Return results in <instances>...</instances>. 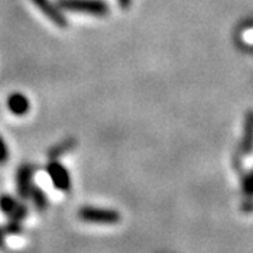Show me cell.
I'll list each match as a JSON object with an SVG mask.
<instances>
[{
  "label": "cell",
  "instance_id": "3957f363",
  "mask_svg": "<svg viewBox=\"0 0 253 253\" xmlns=\"http://www.w3.org/2000/svg\"><path fill=\"white\" fill-rule=\"evenodd\" d=\"M46 172L49 174L55 189L61 190V191H69L71 190L72 181H71L69 172L62 163L58 162V159L49 161L48 166H46Z\"/></svg>",
  "mask_w": 253,
  "mask_h": 253
},
{
  "label": "cell",
  "instance_id": "4fadbf2b",
  "mask_svg": "<svg viewBox=\"0 0 253 253\" xmlns=\"http://www.w3.org/2000/svg\"><path fill=\"white\" fill-rule=\"evenodd\" d=\"M244 191H245V194H248V196L253 194V173H251L249 176H246V177H245Z\"/></svg>",
  "mask_w": 253,
  "mask_h": 253
},
{
  "label": "cell",
  "instance_id": "8fae6325",
  "mask_svg": "<svg viewBox=\"0 0 253 253\" xmlns=\"http://www.w3.org/2000/svg\"><path fill=\"white\" fill-rule=\"evenodd\" d=\"M27 212H28V208L26 204H18V207L14 210V212L10 215V222L17 224V225H21V221L26 218Z\"/></svg>",
  "mask_w": 253,
  "mask_h": 253
},
{
  "label": "cell",
  "instance_id": "5bb4252c",
  "mask_svg": "<svg viewBox=\"0 0 253 253\" xmlns=\"http://www.w3.org/2000/svg\"><path fill=\"white\" fill-rule=\"evenodd\" d=\"M6 235H9L7 231H6V226H1V228H0V246L4 245V236Z\"/></svg>",
  "mask_w": 253,
  "mask_h": 253
},
{
  "label": "cell",
  "instance_id": "9c48e42d",
  "mask_svg": "<svg viewBox=\"0 0 253 253\" xmlns=\"http://www.w3.org/2000/svg\"><path fill=\"white\" fill-rule=\"evenodd\" d=\"M30 199L33 200V204L36 206L38 211H44L48 206V199H46V194L37 186L31 187L30 191Z\"/></svg>",
  "mask_w": 253,
  "mask_h": 253
},
{
  "label": "cell",
  "instance_id": "6da1fadb",
  "mask_svg": "<svg viewBox=\"0 0 253 253\" xmlns=\"http://www.w3.org/2000/svg\"><path fill=\"white\" fill-rule=\"evenodd\" d=\"M56 4L59 9L94 16H106L110 10L109 4L104 0H58Z\"/></svg>",
  "mask_w": 253,
  "mask_h": 253
},
{
  "label": "cell",
  "instance_id": "8992f818",
  "mask_svg": "<svg viewBox=\"0 0 253 253\" xmlns=\"http://www.w3.org/2000/svg\"><path fill=\"white\" fill-rule=\"evenodd\" d=\"M7 107L16 116H24L30 110V101L23 93H13L7 99Z\"/></svg>",
  "mask_w": 253,
  "mask_h": 253
},
{
  "label": "cell",
  "instance_id": "ba28073f",
  "mask_svg": "<svg viewBox=\"0 0 253 253\" xmlns=\"http://www.w3.org/2000/svg\"><path fill=\"white\" fill-rule=\"evenodd\" d=\"M76 139L75 138H66L61 141L59 144L54 145L49 151H48V159L52 161V159H59L61 156L66 155L68 152H71L73 148L76 146Z\"/></svg>",
  "mask_w": 253,
  "mask_h": 253
},
{
  "label": "cell",
  "instance_id": "52a82bcc",
  "mask_svg": "<svg viewBox=\"0 0 253 253\" xmlns=\"http://www.w3.org/2000/svg\"><path fill=\"white\" fill-rule=\"evenodd\" d=\"M253 149V111L245 114L244 136H242V152L245 155L251 154Z\"/></svg>",
  "mask_w": 253,
  "mask_h": 253
},
{
  "label": "cell",
  "instance_id": "7a4b0ae2",
  "mask_svg": "<svg viewBox=\"0 0 253 253\" xmlns=\"http://www.w3.org/2000/svg\"><path fill=\"white\" fill-rule=\"evenodd\" d=\"M79 218L84 222L91 224H104V225H113L120 222V214L116 210H107V208L97 207H82L79 210Z\"/></svg>",
  "mask_w": 253,
  "mask_h": 253
},
{
  "label": "cell",
  "instance_id": "9a60e30c",
  "mask_svg": "<svg viewBox=\"0 0 253 253\" xmlns=\"http://www.w3.org/2000/svg\"><path fill=\"white\" fill-rule=\"evenodd\" d=\"M118 3H120L121 9H128L131 4V0H118Z\"/></svg>",
  "mask_w": 253,
  "mask_h": 253
},
{
  "label": "cell",
  "instance_id": "30bf717a",
  "mask_svg": "<svg viewBox=\"0 0 253 253\" xmlns=\"http://www.w3.org/2000/svg\"><path fill=\"white\" fill-rule=\"evenodd\" d=\"M18 207V201L13 196L10 194H3L0 196V210L6 214V215H11L14 212V210Z\"/></svg>",
  "mask_w": 253,
  "mask_h": 253
},
{
  "label": "cell",
  "instance_id": "277c9868",
  "mask_svg": "<svg viewBox=\"0 0 253 253\" xmlns=\"http://www.w3.org/2000/svg\"><path fill=\"white\" fill-rule=\"evenodd\" d=\"M31 1L49 21L54 23L55 26L61 28H65L68 26V20L65 18L62 11L59 10L58 4H54L51 0H31Z\"/></svg>",
  "mask_w": 253,
  "mask_h": 253
},
{
  "label": "cell",
  "instance_id": "5b68a950",
  "mask_svg": "<svg viewBox=\"0 0 253 253\" xmlns=\"http://www.w3.org/2000/svg\"><path fill=\"white\" fill-rule=\"evenodd\" d=\"M31 179H33V166L28 165V163L21 165L18 168L17 179H16L18 197L21 200L30 199V191H31V187H33Z\"/></svg>",
  "mask_w": 253,
  "mask_h": 253
},
{
  "label": "cell",
  "instance_id": "7c38bea8",
  "mask_svg": "<svg viewBox=\"0 0 253 253\" xmlns=\"http://www.w3.org/2000/svg\"><path fill=\"white\" fill-rule=\"evenodd\" d=\"M7 159H9V148L4 139L0 136V163H4Z\"/></svg>",
  "mask_w": 253,
  "mask_h": 253
}]
</instances>
